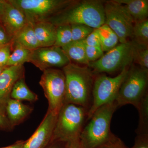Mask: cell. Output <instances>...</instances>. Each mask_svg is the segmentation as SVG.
I'll return each mask as SVG.
<instances>
[{
    "mask_svg": "<svg viewBox=\"0 0 148 148\" xmlns=\"http://www.w3.org/2000/svg\"><path fill=\"white\" fill-rule=\"evenodd\" d=\"M12 39L6 32L0 23V48L12 43Z\"/></svg>",
    "mask_w": 148,
    "mask_h": 148,
    "instance_id": "32",
    "label": "cell"
},
{
    "mask_svg": "<svg viewBox=\"0 0 148 148\" xmlns=\"http://www.w3.org/2000/svg\"><path fill=\"white\" fill-rule=\"evenodd\" d=\"M84 42L86 45L88 46L101 47L98 29H94L93 31L84 40Z\"/></svg>",
    "mask_w": 148,
    "mask_h": 148,
    "instance_id": "29",
    "label": "cell"
},
{
    "mask_svg": "<svg viewBox=\"0 0 148 148\" xmlns=\"http://www.w3.org/2000/svg\"><path fill=\"white\" fill-rule=\"evenodd\" d=\"M87 113L82 106L64 104L57 115L50 143H69L79 139L87 121Z\"/></svg>",
    "mask_w": 148,
    "mask_h": 148,
    "instance_id": "4",
    "label": "cell"
},
{
    "mask_svg": "<svg viewBox=\"0 0 148 148\" xmlns=\"http://www.w3.org/2000/svg\"><path fill=\"white\" fill-rule=\"evenodd\" d=\"M118 108L116 101L101 106L86 123L79 138L83 148H100L116 136L111 131V122Z\"/></svg>",
    "mask_w": 148,
    "mask_h": 148,
    "instance_id": "3",
    "label": "cell"
},
{
    "mask_svg": "<svg viewBox=\"0 0 148 148\" xmlns=\"http://www.w3.org/2000/svg\"><path fill=\"white\" fill-rule=\"evenodd\" d=\"M68 148H83L79 142V139L68 143Z\"/></svg>",
    "mask_w": 148,
    "mask_h": 148,
    "instance_id": "37",
    "label": "cell"
},
{
    "mask_svg": "<svg viewBox=\"0 0 148 148\" xmlns=\"http://www.w3.org/2000/svg\"><path fill=\"white\" fill-rule=\"evenodd\" d=\"M5 112V110L0 108V128L10 129L12 127L6 116Z\"/></svg>",
    "mask_w": 148,
    "mask_h": 148,
    "instance_id": "34",
    "label": "cell"
},
{
    "mask_svg": "<svg viewBox=\"0 0 148 148\" xmlns=\"http://www.w3.org/2000/svg\"><path fill=\"white\" fill-rule=\"evenodd\" d=\"M24 65L6 66L0 75V108L5 111L12 88L17 81L24 77Z\"/></svg>",
    "mask_w": 148,
    "mask_h": 148,
    "instance_id": "13",
    "label": "cell"
},
{
    "mask_svg": "<svg viewBox=\"0 0 148 148\" xmlns=\"http://www.w3.org/2000/svg\"><path fill=\"white\" fill-rule=\"evenodd\" d=\"M57 115L47 111L34 133L25 141L22 148H45L50 143Z\"/></svg>",
    "mask_w": 148,
    "mask_h": 148,
    "instance_id": "12",
    "label": "cell"
},
{
    "mask_svg": "<svg viewBox=\"0 0 148 148\" xmlns=\"http://www.w3.org/2000/svg\"><path fill=\"white\" fill-rule=\"evenodd\" d=\"M68 143L54 142L50 143L45 148H68Z\"/></svg>",
    "mask_w": 148,
    "mask_h": 148,
    "instance_id": "35",
    "label": "cell"
},
{
    "mask_svg": "<svg viewBox=\"0 0 148 148\" xmlns=\"http://www.w3.org/2000/svg\"><path fill=\"white\" fill-rule=\"evenodd\" d=\"M131 148H148V134L138 135L134 145Z\"/></svg>",
    "mask_w": 148,
    "mask_h": 148,
    "instance_id": "31",
    "label": "cell"
},
{
    "mask_svg": "<svg viewBox=\"0 0 148 148\" xmlns=\"http://www.w3.org/2000/svg\"><path fill=\"white\" fill-rule=\"evenodd\" d=\"M100 148H128L126 147L120 139L115 137L113 140Z\"/></svg>",
    "mask_w": 148,
    "mask_h": 148,
    "instance_id": "33",
    "label": "cell"
},
{
    "mask_svg": "<svg viewBox=\"0 0 148 148\" xmlns=\"http://www.w3.org/2000/svg\"><path fill=\"white\" fill-rule=\"evenodd\" d=\"M132 41L138 44L148 46V19L135 22L133 26Z\"/></svg>",
    "mask_w": 148,
    "mask_h": 148,
    "instance_id": "23",
    "label": "cell"
},
{
    "mask_svg": "<svg viewBox=\"0 0 148 148\" xmlns=\"http://www.w3.org/2000/svg\"><path fill=\"white\" fill-rule=\"evenodd\" d=\"M136 43L133 41L120 43L100 59L89 63L93 73H111L123 70L133 63Z\"/></svg>",
    "mask_w": 148,
    "mask_h": 148,
    "instance_id": "7",
    "label": "cell"
},
{
    "mask_svg": "<svg viewBox=\"0 0 148 148\" xmlns=\"http://www.w3.org/2000/svg\"><path fill=\"white\" fill-rule=\"evenodd\" d=\"M106 23L115 33L120 43L132 39L135 22L124 6L116 0L107 1L104 4Z\"/></svg>",
    "mask_w": 148,
    "mask_h": 148,
    "instance_id": "10",
    "label": "cell"
},
{
    "mask_svg": "<svg viewBox=\"0 0 148 148\" xmlns=\"http://www.w3.org/2000/svg\"><path fill=\"white\" fill-rule=\"evenodd\" d=\"M124 6L134 22L148 19V0H116Z\"/></svg>",
    "mask_w": 148,
    "mask_h": 148,
    "instance_id": "17",
    "label": "cell"
},
{
    "mask_svg": "<svg viewBox=\"0 0 148 148\" xmlns=\"http://www.w3.org/2000/svg\"><path fill=\"white\" fill-rule=\"evenodd\" d=\"M10 98L18 101L36 102L38 99V95L32 92L26 84L25 77L16 82L12 88Z\"/></svg>",
    "mask_w": 148,
    "mask_h": 148,
    "instance_id": "20",
    "label": "cell"
},
{
    "mask_svg": "<svg viewBox=\"0 0 148 148\" xmlns=\"http://www.w3.org/2000/svg\"><path fill=\"white\" fill-rule=\"evenodd\" d=\"M29 62L43 72L48 69L63 68L71 61L61 48L53 46L32 51Z\"/></svg>",
    "mask_w": 148,
    "mask_h": 148,
    "instance_id": "11",
    "label": "cell"
},
{
    "mask_svg": "<svg viewBox=\"0 0 148 148\" xmlns=\"http://www.w3.org/2000/svg\"><path fill=\"white\" fill-rule=\"evenodd\" d=\"M12 51V43L0 48V66H6Z\"/></svg>",
    "mask_w": 148,
    "mask_h": 148,
    "instance_id": "30",
    "label": "cell"
},
{
    "mask_svg": "<svg viewBox=\"0 0 148 148\" xmlns=\"http://www.w3.org/2000/svg\"><path fill=\"white\" fill-rule=\"evenodd\" d=\"M12 43L18 44L31 51L40 47L33 25L29 22L13 38Z\"/></svg>",
    "mask_w": 148,
    "mask_h": 148,
    "instance_id": "19",
    "label": "cell"
},
{
    "mask_svg": "<svg viewBox=\"0 0 148 148\" xmlns=\"http://www.w3.org/2000/svg\"><path fill=\"white\" fill-rule=\"evenodd\" d=\"M33 110L32 107L23 104L21 101L11 98L6 104L7 117L12 127L21 123L32 113Z\"/></svg>",
    "mask_w": 148,
    "mask_h": 148,
    "instance_id": "16",
    "label": "cell"
},
{
    "mask_svg": "<svg viewBox=\"0 0 148 148\" xmlns=\"http://www.w3.org/2000/svg\"><path fill=\"white\" fill-rule=\"evenodd\" d=\"M5 1L0 0V19L2 16L5 7Z\"/></svg>",
    "mask_w": 148,
    "mask_h": 148,
    "instance_id": "38",
    "label": "cell"
},
{
    "mask_svg": "<svg viewBox=\"0 0 148 148\" xmlns=\"http://www.w3.org/2000/svg\"><path fill=\"white\" fill-rule=\"evenodd\" d=\"M137 110L140 115L137 134H148V95L143 98Z\"/></svg>",
    "mask_w": 148,
    "mask_h": 148,
    "instance_id": "24",
    "label": "cell"
},
{
    "mask_svg": "<svg viewBox=\"0 0 148 148\" xmlns=\"http://www.w3.org/2000/svg\"><path fill=\"white\" fill-rule=\"evenodd\" d=\"M48 102L47 111L58 115L64 104L66 79L62 70L50 69L43 71L39 82Z\"/></svg>",
    "mask_w": 148,
    "mask_h": 148,
    "instance_id": "9",
    "label": "cell"
},
{
    "mask_svg": "<svg viewBox=\"0 0 148 148\" xmlns=\"http://www.w3.org/2000/svg\"><path fill=\"white\" fill-rule=\"evenodd\" d=\"M66 79L64 104H73L83 107L88 111L92 103L94 73L87 66L71 62L63 68Z\"/></svg>",
    "mask_w": 148,
    "mask_h": 148,
    "instance_id": "1",
    "label": "cell"
},
{
    "mask_svg": "<svg viewBox=\"0 0 148 148\" xmlns=\"http://www.w3.org/2000/svg\"><path fill=\"white\" fill-rule=\"evenodd\" d=\"M56 27L83 24L94 29L106 23L103 2L98 0L77 1L47 20Z\"/></svg>",
    "mask_w": 148,
    "mask_h": 148,
    "instance_id": "2",
    "label": "cell"
},
{
    "mask_svg": "<svg viewBox=\"0 0 148 148\" xmlns=\"http://www.w3.org/2000/svg\"><path fill=\"white\" fill-rule=\"evenodd\" d=\"M129 68H125L114 77L100 75L94 79L92 103L88 111L87 121L101 106L116 101L121 86L127 75Z\"/></svg>",
    "mask_w": 148,
    "mask_h": 148,
    "instance_id": "8",
    "label": "cell"
},
{
    "mask_svg": "<svg viewBox=\"0 0 148 148\" xmlns=\"http://www.w3.org/2000/svg\"><path fill=\"white\" fill-rule=\"evenodd\" d=\"M32 24L40 47L54 45L56 40V26L46 21H38Z\"/></svg>",
    "mask_w": 148,
    "mask_h": 148,
    "instance_id": "15",
    "label": "cell"
},
{
    "mask_svg": "<svg viewBox=\"0 0 148 148\" xmlns=\"http://www.w3.org/2000/svg\"><path fill=\"white\" fill-rule=\"evenodd\" d=\"M85 53L86 58L89 63L97 61L104 55V52L101 47L86 45Z\"/></svg>",
    "mask_w": 148,
    "mask_h": 148,
    "instance_id": "28",
    "label": "cell"
},
{
    "mask_svg": "<svg viewBox=\"0 0 148 148\" xmlns=\"http://www.w3.org/2000/svg\"><path fill=\"white\" fill-rule=\"evenodd\" d=\"M28 22L21 11L9 0L5 1L4 11L0 19V23L12 39Z\"/></svg>",
    "mask_w": 148,
    "mask_h": 148,
    "instance_id": "14",
    "label": "cell"
},
{
    "mask_svg": "<svg viewBox=\"0 0 148 148\" xmlns=\"http://www.w3.org/2000/svg\"><path fill=\"white\" fill-rule=\"evenodd\" d=\"M31 24L47 21L75 2L74 0H9Z\"/></svg>",
    "mask_w": 148,
    "mask_h": 148,
    "instance_id": "6",
    "label": "cell"
},
{
    "mask_svg": "<svg viewBox=\"0 0 148 148\" xmlns=\"http://www.w3.org/2000/svg\"><path fill=\"white\" fill-rule=\"evenodd\" d=\"M6 66H0V75Z\"/></svg>",
    "mask_w": 148,
    "mask_h": 148,
    "instance_id": "39",
    "label": "cell"
},
{
    "mask_svg": "<svg viewBox=\"0 0 148 148\" xmlns=\"http://www.w3.org/2000/svg\"><path fill=\"white\" fill-rule=\"evenodd\" d=\"M148 69L132 65L121 86L116 102L118 107L130 104L138 109L147 95Z\"/></svg>",
    "mask_w": 148,
    "mask_h": 148,
    "instance_id": "5",
    "label": "cell"
},
{
    "mask_svg": "<svg viewBox=\"0 0 148 148\" xmlns=\"http://www.w3.org/2000/svg\"><path fill=\"white\" fill-rule=\"evenodd\" d=\"M98 30L101 48L103 52L108 51L118 45V37L107 24H103L98 28Z\"/></svg>",
    "mask_w": 148,
    "mask_h": 148,
    "instance_id": "21",
    "label": "cell"
},
{
    "mask_svg": "<svg viewBox=\"0 0 148 148\" xmlns=\"http://www.w3.org/2000/svg\"><path fill=\"white\" fill-rule=\"evenodd\" d=\"M71 30L72 41L83 40L86 38L94 29L83 24L70 25Z\"/></svg>",
    "mask_w": 148,
    "mask_h": 148,
    "instance_id": "27",
    "label": "cell"
},
{
    "mask_svg": "<svg viewBox=\"0 0 148 148\" xmlns=\"http://www.w3.org/2000/svg\"><path fill=\"white\" fill-rule=\"evenodd\" d=\"M72 41L71 30L70 25L56 27V40L54 45L62 48Z\"/></svg>",
    "mask_w": 148,
    "mask_h": 148,
    "instance_id": "25",
    "label": "cell"
},
{
    "mask_svg": "<svg viewBox=\"0 0 148 148\" xmlns=\"http://www.w3.org/2000/svg\"><path fill=\"white\" fill-rule=\"evenodd\" d=\"M133 62L141 68L148 69V46L136 43Z\"/></svg>",
    "mask_w": 148,
    "mask_h": 148,
    "instance_id": "26",
    "label": "cell"
},
{
    "mask_svg": "<svg viewBox=\"0 0 148 148\" xmlns=\"http://www.w3.org/2000/svg\"><path fill=\"white\" fill-rule=\"evenodd\" d=\"M12 51L6 66H16L24 65L29 62L32 51L16 44H12Z\"/></svg>",
    "mask_w": 148,
    "mask_h": 148,
    "instance_id": "22",
    "label": "cell"
},
{
    "mask_svg": "<svg viewBox=\"0 0 148 148\" xmlns=\"http://www.w3.org/2000/svg\"><path fill=\"white\" fill-rule=\"evenodd\" d=\"M25 142V141H23V140H19V141H16V143L11 145L0 148H22Z\"/></svg>",
    "mask_w": 148,
    "mask_h": 148,
    "instance_id": "36",
    "label": "cell"
},
{
    "mask_svg": "<svg viewBox=\"0 0 148 148\" xmlns=\"http://www.w3.org/2000/svg\"><path fill=\"white\" fill-rule=\"evenodd\" d=\"M61 48L71 62L72 61L76 64L89 66V62L86 56L84 40L72 41Z\"/></svg>",
    "mask_w": 148,
    "mask_h": 148,
    "instance_id": "18",
    "label": "cell"
}]
</instances>
